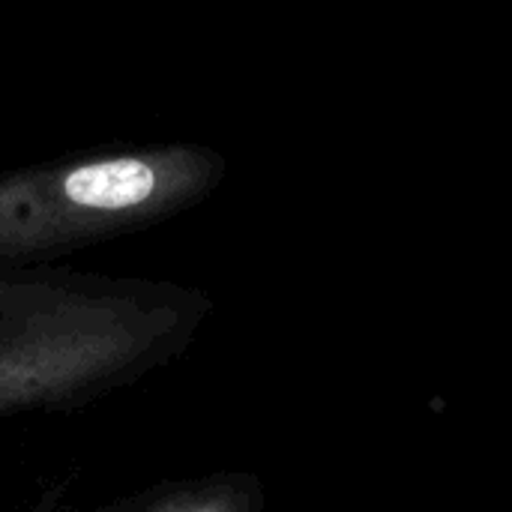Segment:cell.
<instances>
[{"label":"cell","instance_id":"2","mask_svg":"<svg viewBox=\"0 0 512 512\" xmlns=\"http://www.w3.org/2000/svg\"><path fill=\"white\" fill-rule=\"evenodd\" d=\"M228 162L207 144L96 147L0 174V261H54L156 228L210 198Z\"/></svg>","mask_w":512,"mask_h":512},{"label":"cell","instance_id":"1","mask_svg":"<svg viewBox=\"0 0 512 512\" xmlns=\"http://www.w3.org/2000/svg\"><path fill=\"white\" fill-rule=\"evenodd\" d=\"M210 312L204 291L177 282L0 276V423L72 411L171 366Z\"/></svg>","mask_w":512,"mask_h":512},{"label":"cell","instance_id":"3","mask_svg":"<svg viewBox=\"0 0 512 512\" xmlns=\"http://www.w3.org/2000/svg\"><path fill=\"white\" fill-rule=\"evenodd\" d=\"M261 507V486L246 474H207L156 483L111 504L123 512H252Z\"/></svg>","mask_w":512,"mask_h":512}]
</instances>
